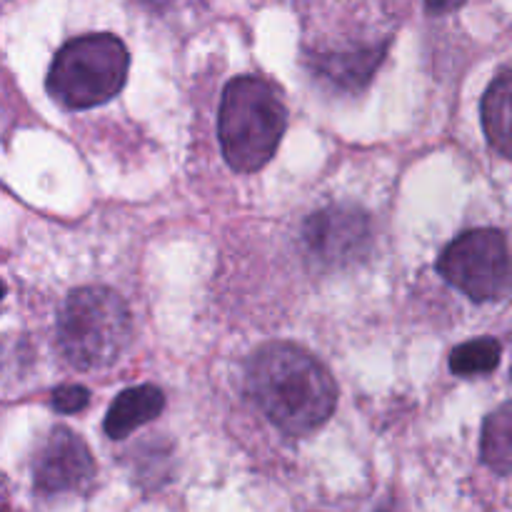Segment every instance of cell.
Wrapping results in <instances>:
<instances>
[{"label":"cell","instance_id":"1","mask_svg":"<svg viewBox=\"0 0 512 512\" xmlns=\"http://www.w3.org/2000/svg\"><path fill=\"white\" fill-rule=\"evenodd\" d=\"M248 393L265 418L290 435L328 423L338 385L323 363L295 343H268L248 363Z\"/></svg>","mask_w":512,"mask_h":512},{"label":"cell","instance_id":"2","mask_svg":"<svg viewBox=\"0 0 512 512\" xmlns=\"http://www.w3.org/2000/svg\"><path fill=\"white\" fill-rule=\"evenodd\" d=\"M288 110L278 90L263 78L243 75L225 85L218 135L225 160L235 173H255L278 150Z\"/></svg>","mask_w":512,"mask_h":512},{"label":"cell","instance_id":"3","mask_svg":"<svg viewBox=\"0 0 512 512\" xmlns=\"http://www.w3.org/2000/svg\"><path fill=\"white\" fill-rule=\"evenodd\" d=\"M133 338L130 308L110 288H80L68 295L58 318L63 355L78 370H105L118 363Z\"/></svg>","mask_w":512,"mask_h":512},{"label":"cell","instance_id":"4","mask_svg":"<svg viewBox=\"0 0 512 512\" xmlns=\"http://www.w3.org/2000/svg\"><path fill=\"white\" fill-rule=\"evenodd\" d=\"M128 65V48L120 38L110 33L80 35L55 53L48 93L65 108H95L123 90Z\"/></svg>","mask_w":512,"mask_h":512},{"label":"cell","instance_id":"5","mask_svg":"<svg viewBox=\"0 0 512 512\" xmlns=\"http://www.w3.org/2000/svg\"><path fill=\"white\" fill-rule=\"evenodd\" d=\"M438 270L475 303L505 298L512 285L508 238L495 228L468 230L440 253Z\"/></svg>","mask_w":512,"mask_h":512},{"label":"cell","instance_id":"6","mask_svg":"<svg viewBox=\"0 0 512 512\" xmlns=\"http://www.w3.org/2000/svg\"><path fill=\"white\" fill-rule=\"evenodd\" d=\"M303 243L310 258L323 268H350L368 258L373 223L360 208L330 205L305 220Z\"/></svg>","mask_w":512,"mask_h":512},{"label":"cell","instance_id":"7","mask_svg":"<svg viewBox=\"0 0 512 512\" xmlns=\"http://www.w3.org/2000/svg\"><path fill=\"white\" fill-rule=\"evenodd\" d=\"M388 38L378 33H333L308 48V63L323 83L355 93L363 90L383 63Z\"/></svg>","mask_w":512,"mask_h":512},{"label":"cell","instance_id":"8","mask_svg":"<svg viewBox=\"0 0 512 512\" xmlns=\"http://www.w3.org/2000/svg\"><path fill=\"white\" fill-rule=\"evenodd\" d=\"M95 483V460L83 438L68 428H53L33 458V488L40 498L83 495Z\"/></svg>","mask_w":512,"mask_h":512},{"label":"cell","instance_id":"9","mask_svg":"<svg viewBox=\"0 0 512 512\" xmlns=\"http://www.w3.org/2000/svg\"><path fill=\"white\" fill-rule=\"evenodd\" d=\"M165 408L163 390L155 385H135V388L123 390L118 398L110 405L108 415H105V433L110 440H123L130 433L140 428V425L150 423L158 418Z\"/></svg>","mask_w":512,"mask_h":512},{"label":"cell","instance_id":"10","mask_svg":"<svg viewBox=\"0 0 512 512\" xmlns=\"http://www.w3.org/2000/svg\"><path fill=\"white\" fill-rule=\"evenodd\" d=\"M483 128L490 145L505 158H512V70H505L490 83L483 98Z\"/></svg>","mask_w":512,"mask_h":512},{"label":"cell","instance_id":"11","mask_svg":"<svg viewBox=\"0 0 512 512\" xmlns=\"http://www.w3.org/2000/svg\"><path fill=\"white\" fill-rule=\"evenodd\" d=\"M480 453L488 468L500 475H512V400L488 415L483 425Z\"/></svg>","mask_w":512,"mask_h":512},{"label":"cell","instance_id":"12","mask_svg":"<svg viewBox=\"0 0 512 512\" xmlns=\"http://www.w3.org/2000/svg\"><path fill=\"white\" fill-rule=\"evenodd\" d=\"M500 343L493 338L468 340L450 353V370L460 378H475V375L493 373L500 365Z\"/></svg>","mask_w":512,"mask_h":512},{"label":"cell","instance_id":"13","mask_svg":"<svg viewBox=\"0 0 512 512\" xmlns=\"http://www.w3.org/2000/svg\"><path fill=\"white\" fill-rule=\"evenodd\" d=\"M90 403V393L83 388V385H60L55 388L53 398H50V405H53L58 413L73 415L80 413V410L88 408Z\"/></svg>","mask_w":512,"mask_h":512},{"label":"cell","instance_id":"14","mask_svg":"<svg viewBox=\"0 0 512 512\" xmlns=\"http://www.w3.org/2000/svg\"><path fill=\"white\" fill-rule=\"evenodd\" d=\"M465 0H425V8L430 13H453V10L463 8Z\"/></svg>","mask_w":512,"mask_h":512},{"label":"cell","instance_id":"15","mask_svg":"<svg viewBox=\"0 0 512 512\" xmlns=\"http://www.w3.org/2000/svg\"><path fill=\"white\" fill-rule=\"evenodd\" d=\"M138 3L143 5V8H150V10H165L170 3H173V0H138Z\"/></svg>","mask_w":512,"mask_h":512}]
</instances>
